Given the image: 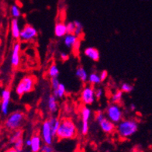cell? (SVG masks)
<instances>
[{
	"instance_id": "16",
	"label": "cell",
	"mask_w": 152,
	"mask_h": 152,
	"mask_svg": "<svg viewBox=\"0 0 152 152\" xmlns=\"http://www.w3.org/2000/svg\"><path fill=\"white\" fill-rule=\"evenodd\" d=\"M10 31L12 38L15 40H20L21 29L20 27L18 19H12L10 23Z\"/></svg>"
},
{
	"instance_id": "22",
	"label": "cell",
	"mask_w": 152,
	"mask_h": 152,
	"mask_svg": "<svg viewBox=\"0 0 152 152\" xmlns=\"http://www.w3.org/2000/svg\"><path fill=\"white\" fill-rule=\"evenodd\" d=\"M59 74H60V71H59L58 65L55 63H52V64H50V66L49 67V68H48V75L50 78H58Z\"/></svg>"
},
{
	"instance_id": "41",
	"label": "cell",
	"mask_w": 152,
	"mask_h": 152,
	"mask_svg": "<svg viewBox=\"0 0 152 152\" xmlns=\"http://www.w3.org/2000/svg\"><path fill=\"white\" fill-rule=\"evenodd\" d=\"M23 152V151H22ZM24 152H32V151H29V150H27V151H24Z\"/></svg>"
},
{
	"instance_id": "32",
	"label": "cell",
	"mask_w": 152,
	"mask_h": 152,
	"mask_svg": "<svg viewBox=\"0 0 152 152\" xmlns=\"http://www.w3.org/2000/svg\"><path fill=\"white\" fill-rule=\"evenodd\" d=\"M61 82L58 78H50V86L52 88L53 90H56L58 89L59 86H60Z\"/></svg>"
},
{
	"instance_id": "42",
	"label": "cell",
	"mask_w": 152,
	"mask_h": 152,
	"mask_svg": "<svg viewBox=\"0 0 152 152\" xmlns=\"http://www.w3.org/2000/svg\"><path fill=\"white\" fill-rule=\"evenodd\" d=\"M0 132H1V124H0Z\"/></svg>"
},
{
	"instance_id": "11",
	"label": "cell",
	"mask_w": 152,
	"mask_h": 152,
	"mask_svg": "<svg viewBox=\"0 0 152 152\" xmlns=\"http://www.w3.org/2000/svg\"><path fill=\"white\" fill-rule=\"evenodd\" d=\"M20 51H21V44L20 42H16L13 44L11 54V65L12 68H16L20 66Z\"/></svg>"
},
{
	"instance_id": "21",
	"label": "cell",
	"mask_w": 152,
	"mask_h": 152,
	"mask_svg": "<svg viewBox=\"0 0 152 152\" xmlns=\"http://www.w3.org/2000/svg\"><path fill=\"white\" fill-rule=\"evenodd\" d=\"M88 82H89V85L91 86H97L102 83V80L100 78L99 74H98L97 72H92L91 74L88 75Z\"/></svg>"
},
{
	"instance_id": "38",
	"label": "cell",
	"mask_w": 152,
	"mask_h": 152,
	"mask_svg": "<svg viewBox=\"0 0 152 152\" xmlns=\"http://www.w3.org/2000/svg\"><path fill=\"white\" fill-rule=\"evenodd\" d=\"M24 143H25V146L30 148V146H31V138L29 137L27 138V139H26Z\"/></svg>"
},
{
	"instance_id": "13",
	"label": "cell",
	"mask_w": 152,
	"mask_h": 152,
	"mask_svg": "<svg viewBox=\"0 0 152 152\" xmlns=\"http://www.w3.org/2000/svg\"><path fill=\"white\" fill-rule=\"evenodd\" d=\"M31 146L30 151L32 152H40V149L43 145V140L40 134H34L31 137Z\"/></svg>"
},
{
	"instance_id": "15",
	"label": "cell",
	"mask_w": 152,
	"mask_h": 152,
	"mask_svg": "<svg viewBox=\"0 0 152 152\" xmlns=\"http://www.w3.org/2000/svg\"><path fill=\"white\" fill-rule=\"evenodd\" d=\"M84 54L92 61H98L100 58V53L98 49L93 47H88L84 50Z\"/></svg>"
},
{
	"instance_id": "39",
	"label": "cell",
	"mask_w": 152,
	"mask_h": 152,
	"mask_svg": "<svg viewBox=\"0 0 152 152\" xmlns=\"http://www.w3.org/2000/svg\"><path fill=\"white\" fill-rule=\"evenodd\" d=\"M137 109V106L136 104H134V103H131V104L130 105V110H131V111H135Z\"/></svg>"
},
{
	"instance_id": "6",
	"label": "cell",
	"mask_w": 152,
	"mask_h": 152,
	"mask_svg": "<svg viewBox=\"0 0 152 152\" xmlns=\"http://www.w3.org/2000/svg\"><path fill=\"white\" fill-rule=\"evenodd\" d=\"M81 101L85 106H90L96 101L95 88L91 85H87L83 87L80 95Z\"/></svg>"
},
{
	"instance_id": "29",
	"label": "cell",
	"mask_w": 152,
	"mask_h": 152,
	"mask_svg": "<svg viewBox=\"0 0 152 152\" xmlns=\"http://www.w3.org/2000/svg\"><path fill=\"white\" fill-rule=\"evenodd\" d=\"M24 142H25V140H23V138H20L19 140H16V142L13 144V148H14L15 149H16L17 151H19L20 152H22L24 145H25V143Z\"/></svg>"
},
{
	"instance_id": "36",
	"label": "cell",
	"mask_w": 152,
	"mask_h": 152,
	"mask_svg": "<svg viewBox=\"0 0 152 152\" xmlns=\"http://www.w3.org/2000/svg\"><path fill=\"white\" fill-rule=\"evenodd\" d=\"M108 72L106 70H103L99 73V75H100V78H101V80L102 82L105 81L106 78H108Z\"/></svg>"
},
{
	"instance_id": "3",
	"label": "cell",
	"mask_w": 152,
	"mask_h": 152,
	"mask_svg": "<svg viewBox=\"0 0 152 152\" xmlns=\"http://www.w3.org/2000/svg\"><path fill=\"white\" fill-rule=\"evenodd\" d=\"M25 121V114L21 111H15L10 113L4 123V126L7 130L15 131L20 129Z\"/></svg>"
},
{
	"instance_id": "40",
	"label": "cell",
	"mask_w": 152,
	"mask_h": 152,
	"mask_svg": "<svg viewBox=\"0 0 152 152\" xmlns=\"http://www.w3.org/2000/svg\"><path fill=\"white\" fill-rule=\"evenodd\" d=\"M5 152H20V151L16 150V149H15L14 148H10V149H8V150H6Z\"/></svg>"
},
{
	"instance_id": "17",
	"label": "cell",
	"mask_w": 152,
	"mask_h": 152,
	"mask_svg": "<svg viewBox=\"0 0 152 152\" xmlns=\"http://www.w3.org/2000/svg\"><path fill=\"white\" fill-rule=\"evenodd\" d=\"M67 33V25L64 22H58L54 26V35L58 38L64 37Z\"/></svg>"
},
{
	"instance_id": "5",
	"label": "cell",
	"mask_w": 152,
	"mask_h": 152,
	"mask_svg": "<svg viewBox=\"0 0 152 152\" xmlns=\"http://www.w3.org/2000/svg\"><path fill=\"white\" fill-rule=\"evenodd\" d=\"M106 116L114 124H118L124 120V112L121 106L116 103H110L106 109Z\"/></svg>"
},
{
	"instance_id": "28",
	"label": "cell",
	"mask_w": 152,
	"mask_h": 152,
	"mask_svg": "<svg viewBox=\"0 0 152 152\" xmlns=\"http://www.w3.org/2000/svg\"><path fill=\"white\" fill-rule=\"evenodd\" d=\"M120 90L122 91L124 93H130L134 90V86L127 83V82H124L120 86Z\"/></svg>"
},
{
	"instance_id": "10",
	"label": "cell",
	"mask_w": 152,
	"mask_h": 152,
	"mask_svg": "<svg viewBox=\"0 0 152 152\" xmlns=\"http://www.w3.org/2000/svg\"><path fill=\"white\" fill-rule=\"evenodd\" d=\"M2 102H1V112L3 116H7L9 113L10 99H11V91L8 88L2 90L1 93Z\"/></svg>"
},
{
	"instance_id": "23",
	"label": "cell",
	"mask_w": 152,
	"mask_h": 152,
	"mask_svg": "<svg viewBox=\"0 0 152 152\" xmlns=\"http://www.w3.org/2000/svg\"><path fill=\"white\" fill-rule=\"evenodd\" d=\"M66 93V87L63 83H61L58 89L56 90H53L52 94L54 95L57 99H61L65 96Z\"/></svg>"
},
{
	"instance_id": "20",
	"label": "cell",
	"mask_w": 152,
	"mask_h": 152,
	"mask_svg": "<svg viewBox=\"0 0 152 152\" xmlns=\"http://www.w3.org/2000/svg\"><path fill=\"white\" fill-rule=\"evenodd\" d=\"M92 116V110L87 106H83L81 110V117H82V122H88L90 120Z\"/></svg>"
},
{
	"instance_id": "25",
	"label": "cell",
	"mask_w": 152,
	"mask_h": 152,
	"mask_svg": "<svg viewBox=\"0 0 152 152\" xmlns=\"http://www.w3.org/2000/svg\"><path fill=\"white\" fill-rule=\"evenodd\" d=\"M23 131L21 129H19V130H16L15 131H13L10 137V144H13L16 140H19L20 138L23 137Z\"/></svg>"
},
{
	"instance_id": "19",
	"label": "cell",
	"mask_w": 152,
	"mask_h": 152,
	"mask_svg": "<svg viewBox=\"0 0 152 152\" xmlns=\"http://www.w3.org/2000/svg\"><path fill=\"white\" fill-rule=\"evenodd\" d=\"M48 121H49V124H50V128H51V130H52L53 134L56 137L57 132H58L59 126L61 125V120L58 118V116H52L48 119Z\"/></svg>"
},
{
	"instance_id": "7",
	"label": "cell",
	"mask_w": 152,
	"mask_h": 152,
	"mask_svg": "<svg viewBox=\"0 0 152 152\" xmlns=\"http://www.w3.org/2000/svg\"><path fill=\"white\" fill-rule=\"evenodd\" d=\"M40 137L44 144L48 145H52L54 143V138L55 137L52 133V130L50 128V124L48 120H44L43 122L41 127H40Z\"/></svg>"
},
{
	"instance_id": "30",
	"label": "cell",
	"mask_w": 152,
	"mask_h": 152,
	"mask_svg": "<svg viewBox=\"0 0 152 152\" xmlns=\"http://www.w3.org/2000/svg\"><path fill=\"white\" fill-rule=\"evenodd\" d=\"M89 131V123L88 122H82L81 124V134L83 136H86Z\"/></svg>"
},
{
	"instance_id": "35",
	"label": "cell",
	"mask_w": 152,
	"mask_h": 152,
	"mask_svg": "<svg viewBox=\"0 0 152 152\" xmlns=\"http://www.w3.org/2000/svg\"><path fill=\"white\" fill-rule=\"evenodd\" d=\"M103 95V89L102 88H95V96L97 100H99Z\"/></svg>"
},
{
	"instance_id": "33",
	"label": "cell",
	"mask_w": 152,
	"mask_h": 152,
	"mask_svg": "<svg viewBox=\"0 0 152 152\" xmlns=\"http://www.w3.org/2000/svg\"><path fill=\"white\" fill-rule=\"evenodd\" d=\"M67 25V33L70 34H74L75 31V25L74 22H69L66 24Z\"/></svg>"
},
{
	"instance_id": "12",
	"label": "cell",
	"mask_w": 152,
	"mask_h": 152,
	"mask_svg": "<svg viewBox=\"0 0 152 152\" xmlns=\"http://www.w3.org/2000/svg\"><path fill=\"white\" fill-rule=\"evenodd\" d=\"M100 128L102 130V131L105 134H112L114 130H116V124H114L113 123L111 122L107 117L104 118L101 122L99 124Z\"/></svg>"
},
{
	"instance_id": "27",
	"label": "cell",
	"mask_w": 152,
	"mask_h": 152,
	"mask_svg": "<svg viewBox=\"0 0 152 152\" xmlns=\"http://www.w3.org/2000/svg\"><path fill=\"white\" fill-rule=\"evenodd\" d=\"M10 13H11V16L13 17V19H18L21 16L20 7L17 5H12L10 8Z\"/></svg>"
},
{
	"instance_id": "2",
	"label": "cell",
	"mask_w": 152,
	"mask_h": 152,
	"mask_svg": "<svg viewBox=\"0 0 152 152\" xmlns=\"http://www.w3.org/2000/svg\"><path fill=\"white\" fill-rule=\"evenodd\" d=\"M139 129V124L134 119H124L116 125V130L122 138H129L134 136Z\"/></svg>"
},
{
	"instance_id": "1",
	"label": "cell",
	"mask_w": 152,
	"mask_h": 152,
	"mask_svg": "<svg viewBox=\"0 0 152 152\" xmlns=\"http://www.w3.org/2000/svg\"><path fill=\"white\" fill-rule=\"evenodd\" d=\"M77 134L78 130L74 121L68 117L62 119L56 134L58 140H72L77 136Z\"/></svg>"
},
{
	"instance_id": "8",
	"label": "cell",
	"mask_w": 152,
	"mask_h": 152,
	"mask_svg": "<svg viewBox=\"0 0 152 152\" xmlns=\"http://www.w3.org/2000/svg\"><path fill=\"white\" fill-rule=\"evenodd\" d=\"M37 35L38 32L37 29L32 25L26 24L21 30L20 40L21 41H24V42H29V41L35 40Z\"/></svg>"
},
{
	"instance_id": "14",
	"label": "cell",
	"mask_w": 152,
	"mask_h": 152,
	"mask_svg": "<svg viewBox=\"0 0 152 152\" xmlns=\"http://www.w3.org/2000/svg\"><path fill=\"white\" fill-rule=\"evenodd\" d=\"M47 107H48V112L52 114V115L55 114L58 111V99L53 94L48 96V102H47Z\"/></svg>"
},
{
	"instance_id": "24",
	"label": "cell",
	"mask_w": 152,
	"mask_h": 152,
	"mask_svg": "<svg viewBox=\"0 0 152 152\" xmlns=\"http://www.w3.org/2000/svg\"><path fill=\"white\" fill-rule=\"evenodd\" d=\"M123 96H124V92L120 89H117L116 92H114L113 96H111V103H116V104H119L123 99Z\"/></svg>"
},
{
	"instance_id": "26",
	"label": "cell",
	"mask_w": 152,
	"mask_h": 152,
	"mask_svg": "<svg viewBox=\"0 0 152 152\" xmlns=\"http://www.w3.org/2000/svg\"><path fill=\"white\" fill-rule=\"evenodd\" d=\"M73 22L75 25V31L74 34L79 38L82 37V36L83 35V25L78 20H75Z\"/></svg>"
},
{
	"instance_id": "31",
	"label": "cell",
	"mask_w": 152,
	"mask_h": 152,
	"mask_svg": "<svg viewBox=\"0 0 152 152\" xmlns=\"http://www.w3.org/2000/svg\"><path fill=\"white\" fill-rule=\"evenodd\" d=\"M106 114L103 112H102L101 110H98V111L96 112V113H95V120H96V121L98 123V124H99V123L101 122L103 119L106 118Z\"/></svg>"
},
{
	"instance_id": "34",
	"label": "cell",
	"mask_w": 152,
	"mask_h": 152,
	"mask_svg": "<svg viewBox=\"0 0 152 152\" xmlns=\"http://www.w3.org/2000/svg\"><path fill=\"white\" fill-rule=\"evenodd\" d=\"M40 152H54V148L52 145H48V144H43L40 149Z\"/></svg>"
},
{
	"instance_id": "4",
	"label": "cell",
	"mask_w": 152,
	"mask_h": 152,
	"mask_svg": "<svg viewBox=\"0 0 152 152\" xmlns=\"http://www.w3.org/2000/svg\"><path fill=\"white\" fill-rule=\"evenodd\" d=\"M36 82L37 78L34 75L24 76L16 87V93L17 96H23L24 94L34 91Z\"/></svg>"
},
{
	"instance_id": "37",
	"label": "cell",
	"mask_w": 152,
	"mask_h": 152,
	"mask_svg": "<svg viewBox=\"0 0 152 152\" xmlns=\"http://www.w3.org/2000/svg\"><path fill=\"white\" fill-rule=\"evenodd\" d=\"M69 58V55L65 52H61L60 53V59L62 61H66Z\"/></svg>"
},
{
	"instance_id": "43",
	"label": "cell",
	"mask_w": 152,
	"mask_h": 152,
	"mask_svg": "<svg viewBox=\"0 0 152 152\" xmlns=\"http://www.w3.org/2000/svg\"><path fill=\"white\" fill-rule=\"evenodd\" d=\"M143 1H148V0H143Z\"/></svg>"
},
{
	"instance_id": "18",
	"label": "cell",
	"mask_w": 152,
	"mask_h": 152,
	"mask_svg": "<svg viewBox=\"0 0 152 152\" xmlns=\"http://www.w3.org/2000/svg\"><path fill=\"white\" fill-rule=\"evenodd\" d=\"M75 76L82 83H86L88 80V72L86 70V68L82 65H79L76 68Z\"/></svg>"
},
{
	"instance_id": "9",
	"label": "cell",
	"mask_w": 152,
	"mask_h": 152,
	"mask_svg": "<svg viewBox=\"0 0 152 152\" xmlns=\"http://www.w3.org/2000/svg\"><path fill=\"white\" fill-rule=\"evenodd\" d=\"M64 44L67 48L72 49L75 53H77L81 46L80 38L75 34H67L64 37Z\"/></svg>"
}]
</instances>
